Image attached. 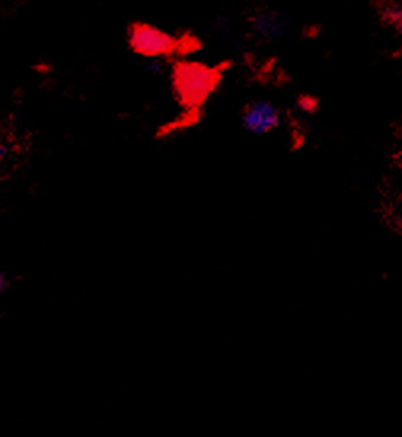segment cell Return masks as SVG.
I'll use <instances>...</instances> for the list:
<instances>
[{
  "mask_svg": "<svg viewBox=\"0 0 402 437\" xmlns=\"http://www.w3.org/2000/svg\"><path fill=\"white\" fill-rule=\"evenodd\" d=\"M5 284H6V281H5V278L0 275V289H4L5 288Z\"/></svg>",
  "mask_w": 402,
  "mask_h": 437,
  "instance_id": "4",
  "label": "cell"
},
{
  "mask_svg": "<svg viewBox=\"0 0 402 437\" xmlns=\"http://www.w3.org/2000/svg\"><path fill=\"white\" fill-rule=\"evenodd\" d=\"M281 120L278 107L268 101H254L244 109L243 112V126L251 134L263 136L275 129Z\"/></svg>",
  "mask_w": 402,
  "mask_h": 437,
  "instance_id": "2",
  "label": "cell"
},
{
  "mask_svg": "<svg viewBox=\"0 0 402 437\" xmlns=\"http://www.w3.org/2000/svg\"><path fill=\"white\" fill-rule=\"evenodd\" d=\"M147 69L151 71V74H160V72H163V69H165V67H163V61L160 59H154V61H151V63L147 64Z\"/></svg>",
  "mask_w": 402,
  "mask_h": 437,
  "instance_id": "3",
  "label": "cell"
},
{
  "mask_svg": "<svg viewBox=\"0 0 402 437\" xmlns=\"http://www.w3.org/2000/svg\"><path fill=\"white\" fill-rule=\"evenodd\" d=\"M2 154H4V150H2V147H0V156H2Z\"/></svg>",
  "mask_w": 402,
  "mask_h": 437,
  "instance_id": "5",
  "label": "cell"
},
{
  "mask_svg": "<svg viewBox=\"0 0 402 437\" xmlns=\"http://www.w3.org/2000/svg\"><path fill=\"white\" fill-rule=\"evenodd\" d=\"M129 44L136 53L154 59L168 56L179 49V44L169 34L152 26H134Z\"/></svg>",
  "mask_w": 402,
  "mask_h": 437,
  "instance_id": "1",
  "label": "cell"
}]
</instances>
